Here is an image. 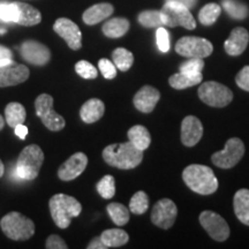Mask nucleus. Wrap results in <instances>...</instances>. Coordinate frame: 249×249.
<instances>
[{"label": "nucleus", "mask_w": 249, "mask_h": 249, "mask_svg": "<svg viewBox=\"0 0 249 249\" xmlns=\"http://www.w3.org/2000/svg\"><path fill=\"white\" fill-rule=\"evenodd\" d=\"M200 223L213 240L225 241L230 235V227L222 216L213 211H203L200 214Z\"/></svg>", "instance_id": "nucleus-11"}, {"label": "nucleus", "mask_w": 249, "mask_h": 249, "mask_svg": "<svg viewBox=\"0 0 249 249\" xmlns=\"http://www.w3.org/2000/svg\"><path fill=\"white\" fill-rule=\"evenodd\" d=\"M149 208V197L144 192L140 191L133 195L129 202V211L135 214H143Z\"/></svg>", "instance_id": "nucleus-35"}, {"label": "nucleus", "mask_w": 249, "mask_h": 249, "mask_svg": "<svg viewBox=\"0 0 249 249\" xmlns=\"http://www.w3.org/2000/svg\"><path fill=\"white\" fill-rule=\"evenodd\" d=\"M0 21L7 23H17L18 6L17 2L0 0Z\"/></svg>", "instance_id": "nucleus-34"}, {"label": "nucleus", "mask_w": 249, "mask_h": 249, "mask_svg": "<svg viewBox=\"0 0 249 249\" xmlns=\"http://www.w3.org/2000/svg\"><path fill=\"white\" fill-rule=\"evenodd\" d=\"M45 247L48 249H67L68 246L59 235L51 234L46 240Z\"/></svg>", "instance_id": "nucleus-42"}, {"label": "nucleus", "mask_w": 249, "mask_h": 249, "mask_svg": "<svg viewBox=\"0 0 249 249\" xmlns=\"http://www.w3.org/2000/svg\"><path fill=\"white\" fill-rule=\"evenodd\" d=\"M4 126H5V119L2 118V116H0V130L4 128Z\"/></svg>", "instance_id": "nucleus-48"}, {"label": "nucleus", "mask_w": 249, "mask_h": 249, "mask_svg": "<svg viewBox=\"0 0 249 249\" xmlns=\"http://www.w3.org/2000/svg\"><path fill=\"white\" fill-rule=\"evenodd\" d=\"M103 158L110 166L120 170H130L141 164L143 151L136 148L132 142L114 143L104 149Z\"/></svg>", "instance_id": "nucleus-1"}, {"label": "nucleus", "mask_w": 249, "mask_h": 249, "mask_svg": "<svg viewBox=\"0 0 249 249\" xmlns=\"http://www.w3.org/2000/svg\"><path fill=\"white\" fill-rule=\"evenodd\" d=\"M198 97L209 107H224L232 102L233 92L222 83L209 81L198 88Z\"/></svg>", "instance_id": "nucleus-8"}, {"label": "nucleus", "mask_w": 249, "mask_h": 249, "mask_svg": "<svg viewBox=\"0 0 249 249\" xmlns=\"http://www.w3.org/2000/svg\"><path fill=\"white\" fill-rule=\"evenodd\" d=\"M113 6L111 4L102 2V4H96L87 9L82 15V18L86 24L93 26V24H97L102 22V21H104L105 18H110L113 14Z\"/></svg>", "instance_id": "nucleus-21"}, {"label": "nucleus", "mask_w": 249, "mask_h": 249, "mask_svg": "<svg viewBox=\"0 0 249 249\" xmlns=\"http://www.w3.org/2000/svg\"><path fill=\"white\" fill-rule=\"evenodd\" d=\"M75 71L82 79L86 80H93L98 75V71L96 70V67L86 60H80L79 62H76Z\"/></svg>", "instance_id": "nucleus-37"}, {"label": "nucleus", "mask_w": 249, "mask_h": 249, "mask_svg": "<svg viewBox=\"0 0 249 249\" xmlns=\"http://www.w3.org/2000/svg\"><path fill=\"white\" fill-rule=\"evenodd\" d=\"M20 53L27 62L35 66H44L51 59L48 46L36 40H26L20 46Z\"/></svg>", "instance_id": "nucleus-13"}, {"label": "nucleus", "mask_w": 249, "mask_h": 249, "mask_svg": "<svg viewBox=\"0 0 249 249\" xmlns=\"http://www.w3.org/2000/svg\"><path fill=\"white\" fill-rule=\"evenodd\" d=\"M165 1H174V2H179L183 6H186L187 8H194L196 4H197V0H165Z\"/></svg>", "instance_id": "nucleus-46"}, {"label": "nucleus", "mask_w": 249, "mask_h": 249, "mask_svg": "<svg viewBox=\"0 0 249 249\" xmlns=\"http://www.w3.org/2000/svg\"><path fill=\"white\" fill-rule=\"evenodd\" d=\"M43 161H44V154L42 149L36 144L28 145L18 156L15 165V172L21 180L30 181L38 177Z\"/></svg>", "instance_id": "nucleus-4"}, {"label": "nucleus", "mask_w": 249, "mask_h": 249, "mask_svg": "<svg viewBox=\"0 0 249 249\" xmlns=\"http://www.w3.org/2000/svg\"><path fill=\"white\" fill-rule=\"evenodd\" d=\"M249 43V34L245 28L238 27L232 30L231 35L224 43V48L227 54L233 55H240L244 53V51L247 49Z\"/></svg>", "instance_id": "nucleus-19"}, {"label": "nucleus", "mask_w": 249, "mask_h": 249, "mask_svg": "<svg viewBox=\"0 0 249 249\" xmlns=\"http://www.w3.org/2000/svg\"><path fill=\"white\" fill-rule=\"evenodd\" d=\"M245 144L240 139L232 138L226 142L224 150L214 152L211 157L213 163L220 169H231L244 157Z\"/></svg>", "instance_id": "nucleus-10"}, {"label": "nucleus", "mask_w": 249, "mask_h": 249, "mask_svg": "<svg viewBox=\"0 0 249 249\" xmlns=\"http://www.w3.org/2000/svg\"><path fill=\"white\" fill-rule=\"evenodd\" d=\"M97 192L105 200L112 198L116 194V181L112 176H105L97 183Z\"/></svg>", "instance_id": "nucleus-36"}, {"label": "nucleus", "mask_w": 249, "mask_h": 249, "mask_svg": "<svg viewBox=\"0 0 249 249\" xmlns=\"http://www.w3.org/2000/svg\"><path fill=\"white\" fill-rule=\"evenodd\" d=\"M163 15L164 26L174 28L183 27L188 30H193L196 28V22L193 18L189 8L179 2L165 1V5L160 9Z\"/></svg>", "instance_id": "nucleus-6"}, {"label": "nucleus", "mask_w": 249, "mask_h": 249, "mask_svg": "<svg viewBox=\"0 0 249 249\" xmlns=\"http://www.w3.org/2000/svg\"><path fill=\"white\" fill-rule=\"evenodd\" d=\"M36 114L40 118L46 128L52 132H59L66 126V121L53 110V97L48 93H42L35 102Z\"/></svg>", "instance_id": "nucleus-7"}, {"label": "nucleus", "mask_w": 249, "mask_h": 249, "mask_svg": "<svg viewBox=\"0 0 249 249\" xmlns=\"http://www.w3.org/2000/svg\"><path fill=\"white\" fill-rule=\"evenodd\" d=\"M18 21L17 23L20 26L31 27L38 24L42 21V14L38 9L26 2H18Z\"/></svg>", "instance_id": "nucleus-22"}, {"label": "nucleus", "mask_w": 249, "mask_h": 249, "mask_svg": "<svg viewBox=\"0 0 249 249\" xmlns=\"http://www.w3.org/2000/svg\"><path fill=\"white\" fill-rule=\"evenodd\" d=\"M178 208L170 198H161L154 205L151 211V222L163 230H169L176 222Z\"/></svg>", "instance_id": "nucleus-12"}, {"label": "nucleus", "mask_w": 249, "mask_h": 249, "mask_svg": "<svg viewBox=\"0 0 249 249\" xmlns=\"http://www.w3.org/2000/svg\"><path fill=\"white\" fill-rule=\"evenodd\" d=\"M139 22L145 28H158L164 26L160 11H144L139 14Z\"/></svg>", "instance_id": "nucleus-33"}, {"label": "nucleus", "mask_w": 249, "mask_h": 249, "mask_svg": "<svg viewBox=\"0 0 249 249\" xmlns=\"http://www.w3.org/2000/svg\"><path fill=\"white\" fill-rule=\"evenodd\" d=\"M107 213L112 222L118 226H124L129 222V209L121 203H110L107 205Z\"/></svg>", "instance_id": "nucleus-29"}, {"label": "nucleus", "mask_w": 249, "mask_h": 249, "mask_svg": "<svg viewBox=\"0 0 249 249\" xmlns=\"http://www.w3.org/2000/svg\"><path fill=\"white\" fill-rule=\"evenodd\" d=\"M53 30L62 39L66 40L67 45L71 50L76 51V50L81 49V46H82V34H81L77 24L74 23L70 18H58L53 24Z\"/></svg>", "instance_id": "nucleus-14"}, {"label": "nucleus", "mask_w": 249, "mask_h": 249, "mask_svg": "<svg viewBox=\"0 0 249 249\" xmlns=\"http://www.w3.org/2000/svg\"><path fill=\"white\" fill-rule=\"evenodd\" d=\"M26 110L24 107L20 103H9L5 108V121L9 127H17L26 120Z\"/></svg>", "instance_id": "nucleus-28"}, {"label": "nucleus", "mask_w": 249, "mask_h": 249, "mask_svg": "<svg viewBox=\"0 0 249 249\" xmlns=\"http://www.w3.org/2000/svg\"><path fill=\"white\" fill-rule=\"evenodd\" d=\"M102 30L108 38H119L129 30V21L124 18H113L104 23Z\"/></svg>", "instance_id": "nucleus-25"}, {"label": "nucleus", "mask_w": 249, "mask_h": 249, "mask_svg": "<svg viewBox=\"0 0 249 249\" xmlns=\"http://www.w3.org/2000/svg\"><path fill=\"white\" fill-rule=\"evenodd\" d=\"M50 213L55 225L60 229H67L73 218L79 217L82 205L73 196L66 194H55L50 198Z\"/></svg>", "instance_id": "nucleus-3"}, {"label": "nucleus", "mask_w": 249, "mask_h": 249, "mask_svg": "<svg viewBox=\"0 0 249 249\" xmlns=\"http://www.w3.org/2000/svg\"><path fill=\"white\" fill-rule=\"evenodd\" d=\"M127 135H128L129 142H132L136 148L140 149V150L144 151L150 147L151 136L149 130L145 128L144 126L135 124V126H133L132 128L128 130Z\"/></svg>", "instance_id": "nucleus-26"}, {"label": "nucleus", "mask_w": 249, "mask_h": 249, "mask_svg": "<svg viewBox=\"0 0 249 249\" xmlns=\"http://www.w3.org/2000/svg\"><path fill=\"white\" fill-rule=\"evenodd\" d=\"M0 226L5 235L15 241H26L35 233V224L33 220L17 211L2 217Z\"/></svg>", "instance_id": "nucleus-5"}, {"label": "nucleus", "mask_w": 249, "mask_h": 249, "mask_svg": "<svg viewBox=\"0 0 249 249\" xmlns=\"http://www.w3.org/2000/svg\"><path fill=\"white\" fill-rule=\"evenodd\" d=\"M4 172H5V166H4V164H2L1 160H0V178L4 176Z\"/></svg>", "instance_id": "nucleus-47"}, {"label": "nucleus", "mask_w": 249, "mask_h": 249, "mask_svg": "<svg viewBox=\"0 0 249 249\" xmlns=\"http://www.w3.org/2000/svg\"><path fill=\"white\" fill-rule=\"evenodd\" d=\"M29 74L28 67L14 61L0 66V88L18 86L26 82Z\"/></svg>", "instance_id": "nucleus-15"}, {"label": "nucleus", "mask_w": 249, "mask_h": 249, "mask_svg": "<svg viewBox=\"0 0 249 249\" xmlns=\"http://www.w3.org/2000/svg\"><path fill=\"white\" fill-rule=\"evenodd\" d=\"M112 59H113V64L116 65L118 70L126 71L133 66L134 55L128 50L124 48H118L112 53Z\"/></svg>", "instance_id": "nucleus-31"}, {"label": "nucleus", "mask_w": 249, "mask_h": 249, "mask_svg": "<svg viewBox=\"0 0 249 249\" xmlns=\"http://www.w3.org/2000/svg\"><path fill=\"white\" fill-rule=\"evenodd\" d=\"M235 83L238 85L239 88L249 91V66H245L236 74Z\"/></svg>", "instance_id": "nucleus-41"}, {"label": "nucleus", "mask_w": 249, "mask_h": 249, "mask_svg": "<svg viewBox=\"0 0 249 249\" xmlns=\"http://www.w3.org/2000/svg\"><path fill=\"white\" fill-rule=\"evenodd\" d=\"M87 248L88 249H107V247L104 245V242L102 241L101 235H99V236H97V238L92 239Z\"/></svg>", "instance_id": "nucleus-44"}, {"label": "nucleus", "mask_w": 249, "mask_h": 249, "mask_svg": "<svg viewBox=\"0 0 249 249\" xmlns=\"http://www.w3.org/2000/svg\"><path fill=\"white\" fill-rule=\"evenodd\" d=\"M15 129V134H17L18 138H20L21 140H24L27 138L28 135V127L24 126L23 124H18L17 127H14Z\"/></svg>", "instance_id": "nucleus-45"}, {"label": "nucleus", "mask_w": 249, "mask_h": 249, "mask_svg": "<svg viewBox=\"0 0 249 249\" xmlns=\"http://www.w3.org/2000/svg\"><path fill=\"white\" fill-rule=\"evenodd\" d=\"M98 68L101 70L102 75L107 80H112L117 76V67L108 59H101L98 61Z\"/></svg>", "instance_id": "nucleus-40"}, {"label": "nucleus", "mask_w": 249, "mask_h": 249, "mask_svg": "<svg viewBox=\"0 0 249 249\" xmlns=\"http://www.w3.org/2000/svg\"><path fill=\"white\" fill-rule=\"evenodd\" d=\"M160 98V93L151 86H144L134 96V105L142 113H150Z\"/></svg>", "instance_id": "nucleus-18"}, {"label": "nucleus", "mask_w": 249, "mask_h": 249, "mask_svg": "<svg viewBox=\"0 0 249 249\" xmlns=\"http://www.w3.org/2000/svg\"><path fill=\"white\" fill-rule=\"evenodd\" d=\"M101 239L107 248H117L126 245L129 240V235L121 229H111L103 232Z\"/></svg>", "instance_id": "nucleus-27"}, {"label": "nucleus", "mask_w": 249, "mask_h": 249, "mask_svg": "<svg viewBox=\"0 0 249 249\" xmlns=\"http://www.w3.org/2000/svg\"><path fill=\"white\" fill-rule=\"evenodd\" d=\"M182 179L197 194L210 195L218 189V180L213 171L205 165L193 164L187 166L182 172Z\"/></svg>", "instance_id": "nucleus-2"}, {"label": "nucleus", "mask_w": 249, "mask_h": 249, "mask_svg": "<svg viewBox=\"0 0 249 249\" xmlns=\"http://www.w3.org/2000/svg\"><path fill=\"white\" fill-rule=\"evenodd\" d=\"M203 136V124L194 116H188L181 124V142L186 147H194Z\"/></svg>", "instance_id": "nucleus-17"}, {"label": "nucleus", "mask_w": 249, "mask_h": 249, "mask_svg": "<svg viewBox=\"0 0 249 249\" xmlns=\"http://www.w3.org/2000/svg\"><path fill=\"white\" fill-rule=\"evenodd\" d=\"M88 165V157L83 152H76L71 156L64 164L59 167L58 177L62 181H71L83 173Z\"/></svg>", "instance_id": "nucleus-16"}, {"label": "nucleus", "mask_w": 249, "mask_h": 249, "mask_svg": "<svg viewBox=\"0 0 249 249\" xmlns=\"http://www.w3.org/2000/svg\"><path fill=\"white\" fill-rule=\"evenodd\" d=\"M204 61L201 58H189L188 60L180 65L179 70L182 73H202Z\"/></svg>", "instance_id": "nucleus-38"}, {"label": "nucleus", "mask_w": 249, "mask_h": 249, "mask_svg": "<svg viewBox=\"0 0 249 249\" xmlns=\"http://www.w3.org/2000/svg\"><path fill=\"white\" fill-rule=\"evenodd\" d=\"M156 40H157V46L161 52H169L170 50V35L163 27H158L156 31Z\"/></svg>", "instance_id": "nucleus-39"}, {"label": "nucleus", "mask_w": 249, "mask_h": 249, "mask_svg": "<svg viewBox=\"0 0 249 249\" xmlns=\"http://www.w3.org/2000/svg\"><path fill=\"white\" fill-rule=\"evenodd\" d=\"M213 46L208 39L201 37L185 36L176 44V52L186 58H207L213 53Z\"/></svg>", "instance_id": "nucleus-9"}, {"label": "nucleus", "mask_w": 249, "mask_h": 249, "mask_svg": "<svg viewBox=\"0 0 249 249\" xmlns=\"http://www.w3.org/2000/svg\"><path fill=\"white\" fill-rule=\"evenodd\" d=\"M233 207L236 218L249 226V189H240L235 193Z\"/></svg>", "instance_id": "nucleus-23"}, {"label": "nucleus", "mask_w": 249, "mask_h": 249, "mask_svg": "<svg viewBox=\"0 0 249 249\" xmlns=\"http://www.w3.org/2000/svg\"><path fill=\"white\" fill-rule=\"evenodd\" d=\"M104 103L98 98H91L82 105L80 110V117L83 123L93 124L104 116Z\"/></svg>", "instance_id": "nucleus-20"}, {"label": "nucleus", "mask_w": 249, "mask_h": 249, "mask_svg": "<svg viewBox=\"0 0 249 249\" xmlns=\"http://www.w3.org/2000/svg\"><path fill=\"white\" fill-rule=\"evenodd\" d=\"M220 12H222V8H220L219 5L210 2V4H207L201 9L200 13H198V20L203 26H211L219 18Z\"/></svg>", "instance_id": "nucleus-32"}, {"label": "nucleus", "mask_w": 249, "mask_h": 249, "mask_svg": "<svg viewBox=\"0 0 249 249\" xmlns=\"http://www.w3.org/2000/svg\"><path fill=\"white\" fill-rule=\"evenodd\" d=\"M222 6L226 13L235 20H244L248 15V8L239 0H222Z\"/></svg>", "instance_id": "nucleus-30"}, {"label": "nucleus", "mask_w": 249, "mask_h": 249, "mask_svg": "<svg viewBox=\"0 0 249 249\" xmlns=\"http://www.w3.org/2000/svg\"><path fill=\"white\" fill-rule=\"evenodd\" d=\"M12 58H13V54H12L11 50L6 48V46L0 45V66H4V65H7L13 61Z\"/></svg>", "instance_id": "nucleus-43"}, {"label": "nucleus", "mask_w": 249, "mask_h": 249, "mask_svg": "<svg viewBox=\"0 0 249 249\" xmlns=\"http://www.w3.org/2000/svg\"><path fill=\"white\" fill-rule=\"evenodd\" d=\"M202 79H203L202 73H182V71H179V73L170 77L169 83L172 88L181 90L198 85L202 82Z\"/></svg>", "instance_id": "nucleus-24"}]
</instances>
